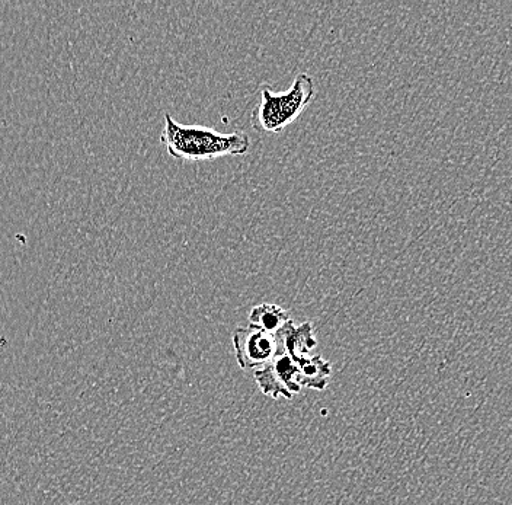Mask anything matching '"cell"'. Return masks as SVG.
Returning a JSON list of instances; mask_svg holds the SVG:
<instances>
[{
	"label": "cell",
	"mask_w": 512,
	"mask_h": 505,
	"mask_svg": "<svg viewBox=\"0 0 512 505\" xmlns=\"http://www.w3.org/2000/svg\"><path fill=\"white\" fill-rule=\"evenodd\" d=\"M160 140L169 156L184 162H208L224 156L245 155L251 147V139L242 131L224 134L210 127L184 126L168 113Z\"/></svg>",
	"instance_id": "1"
},
{
	"label": "cell",
	"mask_w": 512,
	"mask_h": 505,
	"mask_svg": "<svg viewBox=\"0 0 512 505\" xmlns=\"http://www.w3.org/2000/svg\"><path fill=\"white\" fill-rule=\"evenodd\" d=\"M254 377L259 389L271 398L291 399L302 391V373L299 359L283 354L267 366L254 370Z\"/></svg>",
	"instance_id": "4"
},
{
	"label": "cell",
	"mask_w": 512,
	"mask_h": 505,
	"mask_svg": "<svg viewBox=\"0 0 512 505\" xmlns=\"http://www.w3.org/2000/svg\"><path fill=\"white\" fill-rule=\"evenodd\" d=\"M313 97L315 83L307 73L297 75L290 89L280 94L264 86L254 113L255 129L261 133H281L303 114Z\"/></svg>",
	"instance_id": "2"
},
{
	"label": "cell",
	"mask_w": 512,
	"mask_h": 505,
	"mask_svg": "<svg viewBox=\"0 0 512 505\" xmlns=\"http://www.w3.org/2000/svg\"><path fill=\"white\" fill-rule=\"evenodd\" d=\"M290 313L286 309L272 303H262L255 306L249 315V325L256 328L264 329V331L277 334L290 322Z\"/></svg>",
	"instance_id": "6"
},
{
	"label": "cell",
	"mask_w": 512,
	"mask_h": 505,
	"mask_svg": "<svg viewBox=\"0 0 512 505\" xmlns=\"http://www.w3.org/2000/svg\"><path fill=\"white\" fill-rule=\"evenodd\" d=\"M280 337L283 340L284 353L294 359L309 356L310 351L318 345L313 325L310 322L296 325L290 321L281 329Z\"/></svg>",
	"instance_id": "5"
},
{
	"label": "cell",
	"mask_w": 512,
	"mask_h": 505,
	"mask_svg": "<svg viewBox=\"0 0 512 505\" xmlns=\"http://www.w3.org/2000/svg\"><path fill=\"white\" fill-rule=\"evenodd\" d=\"M233 347L239 366L252 372L286 354L280 332L272 334L252 325L236 328L233 332Z\"/></svg>",
	"instance_id": "3"
},
{
	"label": "cell",
	"mask_w": 512,
	"mask_h": 505,
	"mask_svg": "<svg viewBox=\"0 0 512 505\" xmlns=\"http://www.w3.org/2000/svg\"><path fill=\"white\" fill-rule=\"evenodd\" d=\"M299 364L303 388L323 391L332 373L331 363L322 359V356H306L300 357Z\"/></svg>",
	"instance_id": "7"
}]
</instances>
